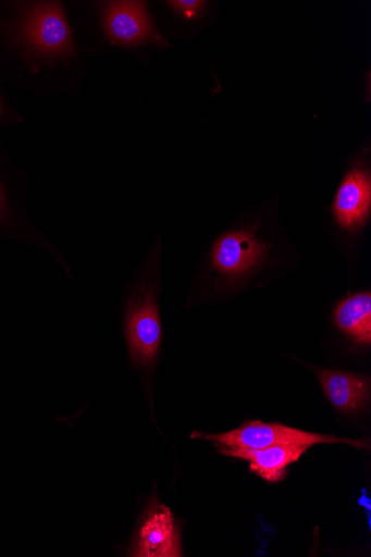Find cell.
Here are the masks:
<instances>
[{
	"label": "cell",
	"instance_id": "obj_1",
	"mask_svg": "<svg viewBox=\"0 0 371 557\" xmlns=\"http://www.w3.org/2000/svg\"><path fill=\"white\" fill-rule=\"evenodd\" d=\"M77 47L61 2H0V77L48 94L60 87Z\"/></svg>",
	"mask_w": 371,
	"mask_h": 557
},
{
	"label": "cell",
	"instance_id": "obj_2",
	"mask_svg": "<svg viewBox=\"0 0 371 557\" xmlns=\"http://www.w3.org/2000/svg\"><path fill=\"white\" fill-rule=\"evenodd\" d=\"M162 252L163 245L158 239L124 287V337L131 362L145 379L157 367L163 341Z\"/></svg>",
	"mask_w": 371,
	"mask_h": 557
},
{
	"label": "cell",
	"instance_id": "obj_3",
	"mask_svg": "<svg viewBox=\"0 0 371 557\" xmlns=\"http://www.w3.org/2000/svg\"><path fill=\"white\" fill-rule=\"evenodd\" d=\"M272 246L255 228L244 227L222 235L211 248L206 264L193 280L188 296L196 302L211 293L240 290L267 269Z\"/></svg>",
	"mask_w": 371,
	"mask_h": 557
},
{
	"label": "cell",
	"instance_id": "obj_4",
	"mask_svg": "<svg viewBox=\"0 0 371 557\" xmlns=\"http://www.w3.org/2000/svg\"><path fill=\"white\" fill-rule=\"evenodd\" d=\"M28 185L27 175L0 141V237L46 250L61 264L66 276L73 280V271L61 250L32 222L26 212L24 200Z\"/></svg>",
	"mask_w": 371,
	"mask_h": 557
},
{
	"label": "cell",
	"instance_id": "obj_5",
	"mask_svg": "<svg viewBox=\"0 0 371 557\" xmlns=\"http://www.w3.org/2000/svg\"><path fill=\"white\" fill-rule=\"evenodd\" d=\"M193 438L213 441L221 446L234 449H262L273 446H309L314 444L343 443L363 448L366 441L338 438L332 435L309 433L279 423L269 424L253 421L223 434L194 432Z\"/></svg>",
	"mask_w": 371,
	"mask_h": 557
},
{
	"label": "cell",
	"instance_id": "obj_6",
	"mask_svg": "<svg viewBox=\"0 0 371 557\" xmlns=\"http://www.w3.org/2000/svg\"><path fill=\"white\" fill-rule=\"evenodd\" d=\"M100 17L106 38L114 45L123 47H137L145 44L170 45L153 26L147 3H103Z\"/></svg>",
	"mask_w": 371,
	"mask_h": 557
},
{
	"label": "cell",
	"instance_id": "obj_7",
	"mask_svg": "<svg viewBox=\"0 0 371 557\" xmlns=\"http://www.w3.org/2000/svg\"><path fill=\"white\" fill-rule=\"evenodd\" d=\"M137 557L182 556L178 524L166 505L152 499L129 552Z\"/></svg>",
	"mask_w": 371,
	"mask_h": 557
},
{
	"label": "cell",
	"instance_id": "obj_8",
	"mask_svg": "<svg viewBox=\"0 0 371 557\" xmlns=\"http://www.w3.org/2000/svg\"><path fill=\"white\" fill-rule=\"evenodd\" d=\"M332 212L342 230L349 233L363 230L371 212L369 171L357 166L346 174L335 196Z\"/></svg>",
	"mask_w": 371,
	"mask_h": 557
},
{
	"label": "cell",
	"instance_id": "obj_9",
	"mask_svg": "<svg viewBox=\"0 0 371 557\" xmlns=\"http://www.w3.org/2000/svg\"><path fill=\"white\" fill-rule=\"evenodd\" d=\"M312 370L326 397L339 412L351 416L368 408L371 396L369 376L322 368Z\"/></svg>",
	"mask_w": 371,
	"mask_h": 557
},
{
	"label": "cell",
	"instance_id": "obj_10",
	"mask_svg": "<svg viewBox=\"0 0 371 557\" xmlns=\"http://www.w3.org/2000/svg\"><path fill=\"white\" fill-rule=\"evenodd\" d=\"M309 446H273L262 449L220 448L227 457L249 462L251 472L269 482H281L286 476L287 468L296 463Z\"/></svg>",
	"mask_w": 371,
	"mask_h": 557
},
{
	"label": "cell",
	"instance_id": "obj_11",
	"mask_svg": "<svg viewBox=\"0 0 371 557\" xmlns=\"http://www.w3.org/2000/svg\"><path fill=\"white\" fill-rule=\"evenodd\" d=\"M334 321L341 332L358 345L371 344V293L357 292L337 304Z\"/></svg>",
	"mask_w": 371,
	"mask_h": 557
},
{
	"label": "cell",
	"instance_id": "obj_12",
	"mask_svg": "<svg viewBox=\"0 0 371 557\" xmlns=\"http://www.w3.org/2000/svg\"><path fill=\"white\" fill-rule=\"evenodd\" d=\"M169 7L185 20H197L205 14L207 4L200 0H178V2H170Z\"/></svg>",
	"mask_w": 371,
	"mask_h": 557
},
{
	"label": "cell",
	"instance_id": "obj_13",
	"mask_svg": "<svg viewBox=\"0 0 371 557\" xmlns=\"http://www.w3.org/2000/svg\"><path fill=\"white\" fill-rule=\"evenodd\" d=\"M25 120L12 106L2 87H0V129L15 126Z\"/></svg>",
	"mask_w": 371,
	"mask_h": 557
},
{
	"label": "cell",
	"instance_id": "obj_14",
	"mask_svg": "<svg viewBox=\"0 0 371 557\" xmlns=\"http://www.w3.org/2000/svg\"><path fill=\"white\" fill-rule=\"evenodd\" d=\"M359 504L363 506H366V509H367V512H368V518L370 519V509H371V503H370V499L367 497L366 494H363L360 498H359Z\"/></svg>",
	"mask_w": 371,
	"mask_h": 557
}]
</instances>
